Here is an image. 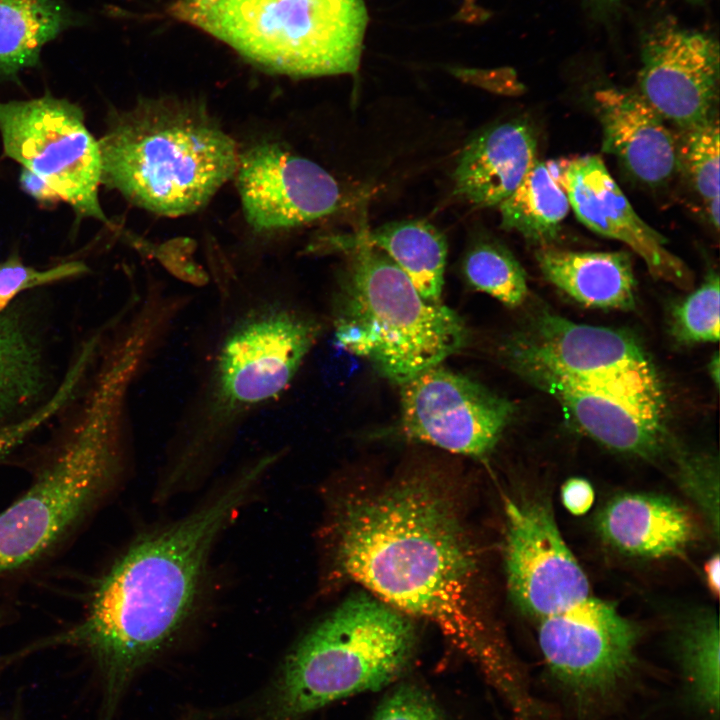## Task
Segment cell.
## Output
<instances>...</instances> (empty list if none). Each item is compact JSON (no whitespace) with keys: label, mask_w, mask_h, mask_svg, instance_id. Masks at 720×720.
Masks as SVG:
<instances>
[{"label":"cell","mask_w":720,"mask_h":720,"mask_svg":"<svg viewBox=\"0 0 720 720\" xmlns=\"http://www.w3.org/2000/svg\"><path fill=\"white\" fill-rule=\"evenodd\" d=\"M282 456L277 448L248 459L190 512L138 536L99 579L84 617L19 656L61 646L81 651L95 676L97 719L114 720L133 677L194 616L217 542Z\"/></svg>","instance_id":"6da1fadb"},{"label":"cell","mask_w":720,"mask_h":720,"mask_svg":"<svg viewBox=\"0 0 720 720\" xmlns=\"http://www.w3.org/2000/svg\"><path fill=\"white\" fill-rule=\"evenodd\" d=\"M322 330L316 314L280 285L220 286L165 446L156 502L212 475L244 427L288 391Z\"/></svg>","instance_id":"7a4b0ae2"},{"label":"cell","mask_w":720,"mask_h":720,"mask_svg":"<svg viewBox=\"0 0 720 720\" xmlns=\"http://www.w3.org/2000/svg\"><path fill=\"white\" fill-rule=\"evenodd\" d=\"M334 512L329 544L338 576L408 617L429 621L470 656L493 664L476 552L439 483L405 476L349 496Z\"/></svg>","instance_id":"3957f363"},{"label":"cell","mask_w":720,"mask_h":720,"mask_svg":"<svg viewBox=\"0 0 720 720\" xmlns=\"http://www.w3.org/2000/svg\"><path fill=\"white\" fill-rule=\"evenodd\" d=\"M143 373L130 350L102 355L65 440L32 486L0 512V573L45 555L114 487L124 466L128 398Z\"/></svg>","instance_id":"277c9868"},{"label":"cell","mask_w":720,"mask_h":720,"mask_svg":"<svg viewBox=\"0 0 720 720\" xmlns=\"http://www.w3.org/2000/svg\"><path fill=\"white\" fill-rule=\"evenodd\" d=\"M98 144L101 184L167 217L204 208L234 177L239 154L205 104L176 97L112 113Z\"/></svg>","instance_id":"5b68a950"},{"label":"cell","mask_w":720,"mask_h":720,"mask_svg":"<svg viewBox=\"0 0 720 720\" xmlns=\"http://www.w3.org/2000/svg\"><path fill=\"white\" fill-rule=\"evenodd\" d=\"M344 251L332 303L340 347L402 385L465 346L464 320L442 303L426 301L383 251L366 245Z\"/></svg>","instance_id":"8992f818"},{"label":"cell","mask_w":720,"mask_h":720,"mask_svg":"<svg viewBox=\"0 0 720 720\" xmlns=\"http://www.w3.org/2000/svg\"><path fill=\"white\" fill-rule=\"evenodd\" d=\"M167 13L296 78L355 73L367 25L362 0H176Z\"/></svg>","instance_id":"52a82bcc"},{"label":"cell","mask_w":720,"mask_h":720,"mask_svg":"<svg viewBox=\"0 0 720 720\" xmlns=\"http://www.w3.org/2000/svg\"><path fill=\"white\" fill-rule=\"evenodd\" d=\"M415 644L410 617L372 594L343 601L291 649L270 720H299L325 705L395 680Z\"/></svg>","instance_id":"ba28073f"},{"label":"cell","mask_w":720,"mask_h":720,"mask_svg":"<svg viewBox=\"0 0 720 720\" xmlns=\"http://www.w3.org/2000/svg\"><path fill=\"white\" fill-rule=\"evenodd\" d=\"M6 156L46 180L80 217L108 223L99 201L101 155L82 109L50 94L0 101Z\"/></svg>","instance_id":"9c48e42d"},{"label":"cell","mask_w":720,"mask_h":720,"mask_svg":"<svg viewBox=\"0 0 720 720\" xmlns=\"http://www.w3.org/2000/svg\"><path fill=\"white\" fill-rule=\"evenodd\" d=\"M500 348L526 355L568 379L627 399L666 408L655 366L631 334L543 313Z\"/></svg>","instance_id":"30bf717a"},{"label":"cell","mask_w":720,"mask_h":720,"mask_svg":"<svg viewBox=\"0 0 720 720\" xmlns=\"http://www.w3.org/2000/svg\"><path fill=\"white\" fill-rule=\"evenodd\" d=\"M400 386L407 439L476 459L491 453L515 412L510 400L441 364Z\"/></svg>","instance_id":"8fae6325"},{"label":"cell","mask_w":720,"mask_h":720,"mask_svg":"<svg viewBox=\"0 0 720 720\" xmlns=\"http://www.w3.org/2000/svg\"><path fill=\"white\" fill-rule=\"evenodd\" d=\"M537 639L552 675L587 699L611 692L630 674L640 630L611 603L589 596L540 619Z\"/></svg>","instance_id":"7c38bea8"},{"label":"cell","mask_w":720,"mask_h":720,"mask_svg":"<svg viewBox=\"0 0 720 720\" xmlns=\"http://www.w3.org/2000/svg\"><path fill=\"white\" fill-rule=\"evenodd\" d=\"M503 552L509 593L527 615L540 620L589 597L587 576L543 501L506 502Z\"/></svg>","instance_id":"4fadbf2b"},{"label":"cell","mask_w":720,"mask_h":720,"mask_svg":"<svg viewBox=\"0 0 720 720\" xmlns=\"http://www.w3.org/2000/svg\"><path fill=\"white\" fill-rule=\"evenodd\" d=\"M236 186L244 217L256 232L302 226L337 211L341 190L323 167L272 141L239 152Z\"/></svg>","instance_id":"5bb4252c"},{"label":"cell","mask_w":720,"mask_h":720,"mask_svg":"<svg viewBox=\"0 0 720 720\" xmlns=\"http://www.w3.org/2000/svg\"><path fill=\"white\" fill-rule=\"evenodd\" d=\"M641 63L638 93L664 120L682 129L714 114L720 53L712 36L659 23L643 39Z\"/></svg>","instance_id":"9a60e30c"},{"label":"cell","mask_w":720,"mask_h":720,"mask_svg":"<svg viewBox=\"0 0 720 720\" xmlns=\"http://www.w3.org/2000/svg\"><path fill=\"white\" fill-rule=\"evenodd\" d=\"M513 372L556 399L584 434L613 450L651 458L665 445V408L563 377L521 353L499 349Z\"/></svg>","instance_id":"2e32d148"},{"label":"cell","mask_w":720,"mask_h":720,"mask_svg":"<svg viewBox=\"0 0 720 720\" xmlns=\"http://www.w3.org/2000/svg\"><path fill=\"white\" fill-rule=\"evenodd\" d=\"M565 186L570 207L583 225L628 245L655 278L682 289L692 287L688 266L668 250L667 239L635 212L600 157L569 160Z\"/></svg>","instance_id":"e0dca14e"},{"label":"cell","mask_w":720,"mask_h":720,"mask_svg":"<svg viewBox=\"0 0 720 720\" xmlns=\"http://www.w3.org/2000/svg\"><path fill=\"white\" fill-rule=\"evenodd\" d=\"M602 150L615 156L637 181L658 187L678 170L676 136L638 93L605 88L594 94Z\"/></svg>","instance_id":"ac0fdd59"},{"label":"cell","mask_w":720,"mask_h":720,"mask_svg":"<svg viewBox=\"0 0 720 720\" xmlns=\"http://www.w3.org/2000/svg\"><path fill=\"white\" fill-rule=\"evenodd\" d=\"M537 139L523 120L493 124L461 151L454 170V193L474 207L498 206L537 161Z\"/></svg>","instance_id":"d6986e66"},{"label":"cell","mask_w":720,"mask_h":720,"mask_svg":"<svg viewBox=\"0 0 720 720\" xmlns=\"http://www.w3.org/2000/svg\"><path fill=\"white\" fill-rule=\"evenodd\" d=\"M596 526L600 536L618 551L647 558L680 554L696 537L685 508L654 494L614 497L600 511Z\"/></svg>","instance_id":"ffe728a7"},{"label":"cell","mask_w":720,"mask_h":720,"mask_svg":"<svg viewBox=\"0 0 720 720\" xmlns=\"http://www.w3.org/2000/svg\"><path fill=\"white\" fill-rule=\"evenodd\" d=\"M543 276L576 302L591 308L631 310L636 279L623 251H572L553 245L535 252Z\"/></svg>","instance_id":"44dd1931"},{"label":"cell","mask_w":720,"mask_h":720,"mask_svg":"<svg viewBox=\"0 0 720 720\" xmlns=\"http://www.w3.org/2000/svg\"><path fill=\"white\" fill-rule=\"evenodd\" d=\"M326 248L346 250L366 245L383 251L430 303H441L447 257L444 235L424 220H402L368 232L329 238Z\"/></svg>","instance_id":"7402d4cb"},{"label":"cell","mask_w":720,"mask_h":720,"mask_svg":"<svg viewBox=\"0 0 720 720\" xmlns=\"http://www.w3.org/2000/svg\"><path fill=\"white\" fill-rule=\"evenodd\" d=\"M569 160L536 161L499 205L501 227L518 232L537 247L552 245L570 210L565 186Z\"/></svg>","instance_id":"603a6c76"},{"label":"cell","mask_w":720,"mask_h":720,"mask_svg":"<svg viewBox=\"0 0 720 720\" xmlns=\"http://www.w3.org/2000/svg\"><path fill=\"white\" fill-rule=\"evenodd\" d=\"M79 23L64 0H0V77L37 66L43 48Z\"/></svg>","instance_id":"cb8c5ba5"},{"label":"cell","mask_w":720,"mask_h":720,"mask_svg":"<svg viewBox=\"0 0 720 720\" xmlns=\"http://www.w3.org/2000/svg\"><path fill=\"white\" fill-rule=\"evenodd\" d=\"M44 386L40 345L32 329L9 307L0 316V420L32 404Z\"/></svg>","instance_id":"d4e9b609"},{"label":"cell","mask_w":720,"mask_h":720,"mask_svg":"<svg viewBox=\"0 0 720 720\" xmlns=\"http://www.w3.org/2000/svg\"><path fill=\"white\" fill-rule=\"evenodd\" d=\"M677 163L719 230V123L717 115L679 129Z\"/></svg>","instance_id":"484cf974"},{"label":"cell","mask_w":720,"mask_h":720,"mask_svg":"<svg viewBox=\"0 0 720 720\" xmlns=\"http://www.w3.org/2000/svg\"><path fill=\"white\" fill-rule=\"evenodd\" d=\"M461 273L472 289L512 308L521 305L528 295L523 267L510 250L496 240L475 241L463 256Z\"/></svg>","instance_id":"4316f807"},{"label":"cell","mask_w":720,"mask_h":720,"mask_svg":"<svg viewBox=\"0 0 720 720\" xmlns=\"http://www.w3.org/2000/svg\"><path fill=\"white\" fill-rule=\"evenodd\" d=\"M682 665L697 700L711 714L719 709V624L716 614L692 621L681 639Z\"/></svg>","instance_id":"83f0119b"},{"label":"cell","mask_w":720,"mask_h":720,"mask_svg":"<svg viewBox=\"0 0 720 720\" xmlns=\"http://www.w3.org/2000/svg\"><path fill=\"white\" fill-rule=\"evenodd\" d=\"M719 275L712 271L705 281L672 312V332L681 343L719 340Z\"/></svg>","instance_id":"f1b7e54d"},{"label":"cell","mask_w":720,"mask_h":720,"mask_svg":"<svg viewBox=\"0 0 720 720\" xmlns=\"http://www.w3.org/2000/svg\"><path fill=\"white\" fill-rule=\"evenodd\" d=\"M88 267L80 261H70L47 269H36L12 255L0 261V316L23 291L52 284L85 274Z\"/></svg>","instance_id":"f546056e"},{"label":"cell","mask_w":720,"mask_h":720,"mask_svg":"<svg viewBox=\"0 0 720 720\" xmlns=\"http://www.w3.org/2000/svg\"><path fill=\"white\" fill-rule=\"evenodd\" d=\"M683 489L702 509L718 536L719 530V477L718 465L709 458L683 461L679 468Z\"/></svg>","instance_id":"4dcf8cb0"},{"label":"cell","mask_w":720,"mask_h":720,"mask_svg":"<svg viewBox=\"0 0 720 720\" xmlns=\"http://www.w3.org/2000/svg\"><path fill=\"white\" fill-rule=\"evenodd\" d=\"M372 720H443V718L422 689L413 684H403L384 699Z\"/></svg>","instance_id":"1f68e13d"},{"label":"cell","mask_w":720,"mask_h":720,"mask_svg":"<svg viewBox=\"0 0 720 720\" xmlns=\"http://www.w3.org/2000/svg\"><path fill=\"white\" fill-rule=\"evenodd\" d=\"M565 508L574 515L587 513L593 505L595 493L590 482L583 478L568 479L561 488Z\"/></svg>","instance_id":"d6a6232c"},{"label":"cell","mask_w":720,"mask_h":720,"mask_svg":"<svg viewBox=\"0 0 720 720\" xmlns=\"http://www.w3.org/2000/svg\"><path fill=\"white\" fill-rule=\"evenodd\" d=\"M19 183L26 194L43 205H56L62 201L58 192L46 180L26 168L21 169Z\"/></svg>","instance_id":"836d02e7"},{"label":"cell","mask_w":720,"mask_h":720,"mask_svg":"<svg viewBox=\"0 0 720 720\" xmlns=\"http://www.w3.org/2000/svg\"><path fill=\"white\" fill-rule=\"evenodd\" d=\"M719 569L720 559L718 553H716L705 563L704 566L707 585L710 592L716 597H718L720 591Z\"/></svg>","instance_id":"e575fe53"},{"label":"cell","mask_w":720,"mask_h":720,"mask_svg":"<svg viewBox=\"0 0 720 720\" xmlns=\"http://www.w3.org/2000/svg\"><path fill=\"white\" fill-rule=\"evenodd\" d=\"M719 356L718 353L715 354V356L711 359L709 364V372L710 376L712 377V380L714 381V384L718 386L719 384Z\"/></svg>","instance_id":"d590c367"},{"label":"cell","mask_w":720,"mask_h":720,"mask_svg":"<svg viewBox=\"0 0 720 720\" xmlns=\"http://www.w3.org/2000/svg\"><path fill=\"white\" fill-rule=\"evenodd\" d=\"M601 1H604V2H607V3H616V2H618V1H620V0H601Z\"/></svg>","instance_id":"8d00e7d4"},{"label":"cell","mask_w":720,"mask_h":720,"mask_svg":"<svg viewBox=\"0 0 720 720\" xmlns=\"http://www.w3.org/2000/svg\"><path fill=\"white\" fill-rule=\"evenodd\" d=\"M9 720H21V719H16V718H13V719H9Z\"/></svg>","instance_id":"74e56055"},{"label":"cell","mask_w":720,"mask_h":720,"mask_svg":"<svg viewBox=\"0 0 720 720\" xmlns=\"http://www.w3.org/2000/svg\"><path fill=\"white\" fill-rule=\"evenodd\" d=\"M693 1H700V0H693Z\"/></svg>","instance_id":"f35d334b"}]
</instances>
